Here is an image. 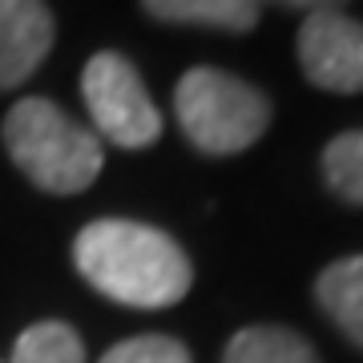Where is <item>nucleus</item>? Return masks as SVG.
Here are the masks:
<instances>
[{"mask_svg": "<svg viewBox=\"0 0 363 363\" xmlns=\"http://www.w3.org/2000/svg\"><path fill=\"white\" fill-rule=\"evenodd\" d=\"M73 259L85 283L125 307H174L194 283L186 250L157 226L130 218H97L77 234Z\"/></svg>", "mask_w": 363, "mask_h": 363, "instance_id": "obj_1", "label": "nucleus"}, {"mask_svg": "<svg viewBox=\"0 0 363 363\" xmlns=\"http://www.w3.org/2000/svg\"><path fill=\"white\" fill-rule=\"evenodd\" d=\"M4 145L21 169L49 194H81L101 174L97 133L77 125L49 97H25L4 117Z\"/></svg>", "mask_w": 363, "mask_h": 363, "instance_id": "obj_2", "label": "nucleus"}, {"mask_svg": "<svg viewBox=\"0 0 363 363\" xmlns=\"http://www.w3.org/2000/svg\"><path fill=\"white\" fill-rule=\"evenodd\" d=\"M174 113L194 150L214 157L242 154L271 125V101L250 81L198 65L174 89Z\"/></svg>", "mask_w": 363, "mask_h": 363, "instance_id": "obj_3", "label": "nucleus"}, {"mask_svg": "<svg viewBox=\"0 0 363 363\" xmlns=\"http://www.w3.org/2000/svg\"><path fill=\"white\" fill-rule=\"evenodd\" d=\"M81 93L93 125L121 150H145L162 138V113H157L150 89L142 85L138 69L121 52H97L81 73Z\"/></svg>", "mask_w": 363, "mask_h": 363, "instance_id": "obj_4", "label": "nucleus"}, {"mask_svg": "<svg viewBox=\"0 0 363 363\" xmlns=\"http://www.w3.org/2000/svg\"><path fill=\"white\" fill-rule=\"evenodd\" d=\"M295 52L311 85L327 93H363V25L347 13H307Z\"/></svg>", "mask_w": 363, "mask_h": 363, "instance_id": "obj_5", "label": "nucleus"}, {"mask_svg": "<svg viewBox=\"0 0 363 363\" xmlns=\"http://www.w3.org/2000/svg\"><path fill=\"white\" fill-rule=\"evenodd\" d=\"M52 13L45 0H0V89H16L52 49Z\"/></svg>", "mask_w": 363, "mask_h": 363, "instance_id": "obj_6", "label": "nucleus"}, {"mask_svg": "<svg viewBox=\"0 0 363 363\" xmlns=\"http://www.w3.org/2000/svg\"><path fill=\"white\" fill-rule=\"evenodd\" d=\"M315 298L327 311V319L343 331V335L363 347V255L331 262L319 283H315Z\"/></svg>", "mask_w": 363, "mask_h": 363, "instance_id": "obj_7", "label": "nucleus"}, {"mask_svg": "<svg viewBox=\"0 0 363 363\" xmlns=\"http://www.w3.org/2000/svg\"><path fill=\"white\" fill-rule=\"evenodd\" d=\"M145 13L169 25H206L226 33H250L259 25V0H142Z\"/></svg>", "mask_w": 363, "mask_h": 363, "instance_id": "obj_8", "label": "nucleus"}, {"mask_svg": "<svg viewBox=\"0 0 363 363\" xmlns=\"http://www.w3.org/2000/svg\"><path fill=\"white\" fill-rule=\"evenodd\" d=\"M222 363H319L315 347L286 327H242L222 351Z\"/></svg>", "mask_w": 363, "mask_h": 363, "instance_id": "obj_9", "label": "nucleus"}, {"mask_svg": "<svg viewBox=\"0 0 363 363\" xmlns=\"http://www.w3.org/2000/svg\"><path fill=\"white\" fill-rule=\"evenodd\" d=\"M9 363H85V343L69 323L45 319L21 331Z\"/></svg>", "mask_w": 363, "mask_h": 363, "instance_id": "obj_10", "label": "nucleus"}, {"mask_svg": "<svg viewBox=\"0 0 363 363\" xmlns=\"http://www.w3.org/2000/svg\"><path fill=\"white\" fill-rule=\"evenodd\" d=\"M323 178L331 186V194L343 202L363 206V130H347L331 138L323 150Z\"/></svg>", "mask_w": 363, "mask_h": 363, "instance_id": "obj_11", "label": "nucleus"}, {"mask_svg": "<svg viewBox=\"0 0 363 363\" xmlns=\"http://www.w3.org/2000/svg\"><path fill=\"white\" fill-rule=\"evenodd\" d=\"M101 363H194L186 343L174 335H138L101 355Z\"/></svg>", "mask_w": 363, "mask_h": 363, "instance_id": "obj_12", "label": "nucleus"}, {"mask_svg": "<svg viewBox=\"0 0 363 363\" xmlns=\"http://www.w3.org/2000/svg\"><path fill=\"white\" fill-rule=\"evenodd\" d=\"M259 4H283V9H307V13H327V9H343L347 0H259Z\"/></svg>", "mask_w": 363, "mask_h": 363, "instance_id": "obj_13", "label": "nucleus"}]
</instances>
